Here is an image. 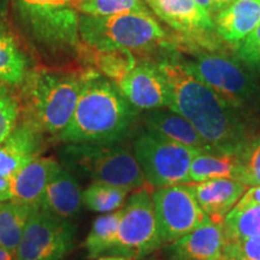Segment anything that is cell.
Wrapping results in <instances>:
<instances>
[{"mask_svg":"<svg viewBox=\"0 0 260 260\" xmlns=\"http://www.w3.org/2000/svg\"><path fill=\"white\" fill-rule=\"evenodd\" d=\"M136 113L115 82L86 74L73 117L58 136L65 144H116L128 135Z\"/></svg>","mask_w":260,"mask_h":260,"instance_id":"2","label":"cell"},{"mask_svg":"<svg viewBox=\"0 0 260 260\" xmlns=\"http://www.w3.org/2000/svg\"><path fill=\"white\" fill-rule=\"evenodd\" d=\"M187 187L210 220L217 224H223L226 214L248 188L233 178H214L199 183H188Z\"/></svg>","mask_w":260,"mask_h":260,"instance_id":"15","label":"cell"},{"mask_svg":"<svg viewBox=\"0 0 260 260\" xmlns=\"http://www.w3.org/2000/svg\"><path fill=\"white\" fill-rule=\"evenodd\" d=\"M260 23V0H234L216 16V31L224 41L239 45Z\"/></svg>","mask_w":260,"mask_h":260,"instance_id":"20","label":"cell"},{"mask_svg":"<svg viewBox=\"0 0 260 260\" xmlns=\"http://www.w3.org/2000/svg\"><path fill=\"white\" fill-rule=\"evenodd\" d=\"M32 210L11 200L0 203V246L17 251Z\"/></svg>","mask_w":260,"mask_h":260,"instance_id":"22","label":"cell"},{"mask_svg":"<svg viewBox=\"0 0 260 260\" xmlns=\"http://www.w3.org/2000/svg\"><path fill=\"white\" fill-rule=\"evenodd\" d=\"M125 99L138 110H158L169 107L170 89L158 64H135L116 82Z\"/></svg>","mask_w":260,"mask_h":260,"instance_id":"12","label":"cell"},{"mask_svg":"<svg viewBox=\"0 0 260 260\" xmlns=\"http://www.w3.org/2000/svg\"><path fill=\"white\" fill-rule=\"evenodd\" d=\"M159 69L170 89L169 110L188 119L214 151L237 154L249 141L246 128L232 104L206 84L194 79L180 61L162 60Z\"/></svg>","mask_w":260,"mask_h":260,"instance_id":"1","label":"cell"},{"mask_svg":"<svg viewBox=\"0 0 260 260\" xmlns=\"http://www.w3.org/2000/svg\"><path fill=\"white\" fill-rule=\"evenodd\" d=\"M86 75L39 70L22 84L25 124L40 133L59 135L69 124Z\"/></svg>","mask_w":260,"mask_h":260,"instance_id":"3","label":"cell"},{"mask_svg":"<svg viewBox=\"0 0 260 260\" xmlns=\"http://www.w3.org/2000/svg\"><path fill=\"white\" fill-rule=\"evenodd\" d=\"M236 180L247 187L260 186V138L249 140L237 153Z\"/></svg>","mask_w":260,"mask_h":260,"instance_id":"28","label":"cell"},{"mask_svg":"<svg viewBox=\"0 0 260 260\" xmlns=\"http://www.w3.org/2000/svg\"><path fill=\"white\" fill-rule=\"evenodd\" d=\"M217 260H248L245 258H235V256H229V255H220V258H218Z\"/></svg>","mask_w":260,"mask_h":260,"instance_id":"37","label":"cell"},{"mask_svg":"<svg viewBox=\"0 0 260 260\" xmlns=\"http://www.w3.org/2000/svg\"><path fill=\"white\" fill-rule=\"evenodd\" d=\"M59 159L68 171L98 183L134 190L146 182L135 155L115 144H65Z\"/></svg>","mask_w":260,"mask_h":260,"instance_id":"5","label":"cell"},{"mask_svg":"<svg viewBox=\"0 0 260 260\" xmlns=\"http://www.w3.org/2000/svg\"><path fill=\"white\" fill-rule=\"evenodd\" d=\"M141 2H146V0H141Z\"/></svg>","mask_w":260,"mask_h":260,"instance_id":"41","label":"cell"},{"mask_svg":"<svg viewBox=\"0 0 260 260\" xmlns=\"http://www.w3.org/2000/svg\"><path fill=\"white\" fill-rule=\"evenodd\" d=\"M59 162L50 157H37L25 165L12 181L10 200L31 209L40 207L45 188Z\"/></svg>","mask_w":260,"mask_h":260,"instance_id":"17","label":"cell"},{"mask_svg":"<svg viewBox=\"0 0 260 260\" xmlns=\"http://www.w3.org/2000/svg\"><path fill=\"white\" fill-rule=\"evenodd\" d=\"M194 79L206 84L234 107H240L254 95L256 86L239 60L225 54L203 53L180 61Z\"/></svg>","mask_w":260,"mask_h":260,"instance_id":"9","label":"cell"},{"mask_svg":"<svg viewBox=\"0 0 260 260\" xmlns=\"http://www.w3.org/2000/svg\"><path fill=\"white\" fill-rule=\"evenodd\" d=\"M0 260H17L16 259V252L9 251L0 246Z\"/></svg>","mask_w":260,"mask_h":260,"instance_id":"35","label":"cell"},{"mask_svg":"<svg viewBox=\"0 0 260 260\" xmlns=\"http://www.w3.org/2000/svg\"><path fill=\"white\" fill-rule=\"evenodd\" d=\"M129 189L122 187L111 186L106 183H98L93 182L90 186L83 191V204L94 212L112 213L119 210V207L124 204L128 197Z\"/></svg>","mask_w":260,"mask_h":260,"instance_id":"26","label":"cell"},{"mask_svg":"<svg viewBox=\"0 0 260 260\" xmlns=\"http://www.w3.org/2000/svg\"><path fill=\"white\" fill-rule=\"evenodd\" d=\"M169 27L193 39H207L216 30L211 14L195 0H146Z\"/></svg>","mask_w":260,"mask_h":260,"instance_id":"14","label":"cell"},{"mask_svg":"<svg viewBox=\"0 0 260 260\" xmlns=\"http://www.w3.org/2000/svg\"><path fill=\"white\" fill-rule=\"evenodd\" d=\"M83 191L76 177L59 165L45 188L40 209L54 216L70 219L80 212Z\"/></svg>","mask_w":260,"mask_h":260,"instance_id":"18","label":"cell"},{"mask_svg":"<svg viewBox=\"0 0 260 260\" xmlns=\"http://www.w3.org/2000/svg\"><path fill=\"white\" fill-rule=\"evenodd\" d=\"M152 200L161 243L169 245L210 222L187 184L155 188Z\"/></svg>","mask_w":260,"mask_h":260,"instance_id":"11","label":"cell"},{"mask_svg":"<svg viewBox=\"0 0 260 260\" xmlns=\"http://www.w3.org/2000/svg\"><path fill=\"white\" fill-rule=\"evenodd\" d=\"M237 54L247 65L260 69V23L237 45Z\"/></svg>","mask_w":260,"mask_h":260,"instance_id":"32","label":"cell"},{"mask_svg":"<svg viewBox=\"0 0 260 260\" xmlns=\"http://www.w3.org/2000/svg\"><path fill=\"white\" fill-rule=\"evenodd\" d=\"M28 34L48 50L80 45L79 17L73 0H15Z\"/></svg>","mask_w":260,"mask_h":260,"instance_id":"6","label":"cell"},{"mask_svg":"<svg viewBox=\"0 0 260 260\" xmlns=\"http://www.w3.org/2000/svg\"><path fill=\"white\" fill-rule=\"evenodd\" d=\"M38 132L27 124L16 126L0 142V203L10 200V188L19 171L38 157Z\"/></svg>","mask_w":260,"mask_h":260,"instance_id":"13","label":"cell"},{"mask_svg":"<svg viewBox=\"0 0 260 260\" xmlns=\"http://www.w3.org/2000/svg\"><path fill=\"white\" fill-rule=\"evenodd\" d=\"M3 5H4V0H0V12L3 10Z\"/></svg>","mask_w":260,"mask_h":260,"instance_id":"39","label":"cell"},{"mask_svg":"<svg viewBox=\"0 0 260 260\" xmlns=\"http://www.w3.org/2000/svg\"><path fill=\"white\" fill-rule=\"evenodd\" d=\"M148 132L200 152L218 153L205 141L188 119L171 110H151L145 116Z\"/></svg>","mask_w":260,"mask_h":260,"instance_id":"19","label":"cell"},{"mask_svg":"<svg viewBox=\"0 0 260 260\" xmlns=\"http://www.w3.org/2000/svg\"><path fill=\"white\" fill-rule=\"evenodd\" d=\"M27 59L16 41L0 31V83L22 86L27 77Z\"/></svg>","mask_w":260,"mask_h":260,"instance_id":"23","label":"cell"},{"mask_svg":"<svg viewBox=\"0 0 260 260\" xmlns=\"http://www.w3.org/2000/svg\"><path fill=\"white\" fill-rule=\"evenodd\" d=\"M75 2H77V0H73V4H74V3H75Z\"/></svg>","mask_w":260,"mask_h":260,"instance_id":"40","label":"cell"},{"mask_svg":"<svg viewBox=\"0 0 260 260\" xmlns=\"http://www.w3.org/2000/svg\"><path fill=\"white\" fill-rule=\"evenodd\" d=\"M237 205H241V206H260V186H252L247 188Z\"/></svg>","mask_w":260,"mask_h":260,"instance_id":"33","label":"cell"},{"mask_svg":"<svg viewBox=\"0 0 260 260\" xmlns=\"http://www.w3.org/2000/svg\"><path fill=\"white\" fill-rule=\"evenodd\" d=\"M77 226L69 219L32 210L16 251L17 260H61L74 247Z\"/></svg>","mask_w":260,"mask_h":260,"instance_id":"10","label":"cell"},{"mask_svg":"<svg viewBox=\"0 0 260 260\" xmlns=\"http://www.w3.org/2000/svg\"><path fill=\"white\" fill-rule=\"evenodd\" d=\"M198 152L148 130L134 145V155L145 180L154 188L190 183V164Z\"/></svg>","mask_w":260,"mask_h":260,"instance_id":"7","label":"cell"},{"mask_svg":"<svg viewBox=\"0 0 260 260\" xmlns=\"http://www.w3.org/2000/svg\"><path fill=\"white\" fill-rule=\"evenodd\" d=\"M234 0H218V3H219V6H220V9H223V8H225L226 5H229L230 3H233Z\"/></svg>","mask_w":260,"mask_h":260,"instance_id":"38","label":"cell"},{"mask_svg":"<svg viewBox=\"0 0 260 260\" xmlns=\"http://www.w3.org/2000/svg\"><path fill=\"white\" fill-rule=\"evenodd\" d=\"M80 40L96 52L147 50L167 39L149 11L124 12L105 17L81 15Z\"/></svg>","mask_w":260,"mask_h":260,"instance_id":"4","label":"cell"},{"mask_svg":"<svg viewBox=\"0 0 260 260\" xmlns=\"http://www.w3.org/2000/svg\"><path fill=\"white\" fill-rule=\"evenodd\" d=\"M225 243L260 234V206L235 205L223 220Z\"/></svg>","mask_w":260,"mask_h":260,"instance_id":"24","label":"cell"},{"mask_svg":"<svg viewBox=\"0 0 260 260\" xmlns=\"http://www.w3.org/2000/svg\"><path fill=\"white\" fill-rule=\"evenodd\" d=\"M223 254L248 260H260V234L239 241L225 243Z\"/></svg>","mask_w":260,"mask_h":260,"instance_id":"31","label":"cell"},{"mask_svg":"<svg viewBox=\"0 0 260 260\" xmlns=\"http://www.w3.org/2000/svg\"><path fill=\"white\" fill-rule=\"evenodd\" d=\"M214 178H237V154L198 152L189 169L190 183L214 180ZM237 181V180H236Z\"/></svg>","mask_w":260,"mask_h":260,"instance_id":"21","label":"cell"},{"mask_svg":"<svg viewBox=\"0 0 260 260\" xmlns=\"http://www.w3.org/2000/svg\"><path fill=\"white\" fill-rule=\"evenodd\" d=\"M122 209L112 213L98 217L93 222L92 229L86 239V248L88 256L95 259L103 253H107L115 245Z\"/></svg>","mask_w":260,"mask_h":260,"instance_id":"25","label":"cell"},{"mask_svg":"<svg viewBox=\"0 0 260 260\" xmlns=\"http://www.w3.org/2000/svg\"><path fill=\"white\" fill-rule=\"evenodd\" d=\"M96 260H129V259L123 258V256H118V255H110V256H102V258Z\"/></svg>","mask_w":260,"mask_h":260,"instance_id":"36","label":"cell"},{"mask_svg":"<svg viewBox=\"0 0 260 260\" xmlns=\"http://www.w3.org/2000/svg\"><path fill=\"white\" fill-rule=\"evenodd\" d=\"M225 246L223 224L207 222L193 232L169 243L167 254L170 260H217Z\"/></svg>","mask_w":260,"mask_h":260,"instance_id":"16","label":"cell"},{"mask_svg":"<svg viewBox=\"0 0 260 260\" xmlns=\"http://www.w3.org/2000/svg\"><path fill=\"white\" fill-rule=\"evenodd\" d=\"M19 104L6 87L0 83V142L17 126Z\"/></svg>","mask_w":260,"mask_h":260,"instance_id":"30","label":"cell"},{"mask_svg":"<svg viewBox=\"0 0 260 260\" xmlns=\"http://www.w3.org/2000/svg\"><path fill=\"white\" fill-rule=\"evenodd\" d=\"M95 63L103 74L112 82L122 79L130 69L135 67L136 61L130 51H112V52H93Z\"/></svg>","mask_w":260,"mask_h":260,"instance_id":"29","label":"cell"},{"mask_svg":"<svg viewBox=\"0 0 260 260\" xmlns=\"http://www.w3.org/2000/svg\"><path fill=\"white\" fill-rule=\"evenodd\" d=\"M161 245L152 194L140 189L130 195L122 209L115 245L107 253L129 260L142 259Z\"/></svg>","mask_w":260,"mask_h":260,"instance_id":"8","label":"cell"},{"mask_svg":"<svg viewBox=\"0 0 260 260\" xmlns=\"http://www.w3.org/2000/svg\"><path fill=\"white\" fill-rule=\"evenodd\" d=\"M195 2H197L201 8H204L211 15L218 14L220 10H222L219 6L218 0H195Z\"/></svg>","mask_w":260,"mask_h":260,"instance_id":"34","label":"cell"},{"mask_svg":"<svg viewBox=\"0 0 260 260\" xmlns=\"http://www.w3.org/2000/svg\"><path fill=\"white\" fill-rule=\"evenodd\" d=\"M74 6L79 14L95 17L148 11L141 0H77Z\"/></svg>","mask_w":260,"mask_h":260,"instance_id":"27","label":"cell"}]
</instances>
